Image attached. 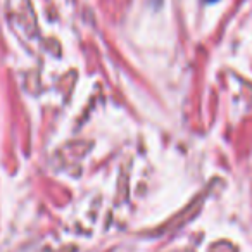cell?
<instances>
[{
	"label": "cell",
	"mask_w": 252,
	"mask_h": 252,
	"mask_svg": "<svg viewBox=\"0 0 252 252\" xmlns=\"http://www.w3.org/2000/svg\"><path fill=\"white\" fill-rule=\"evenodd\" d=\"M206 2H216V0H206Z\"/></svg>",
	"instance_id": "1"
}]
</instances>
